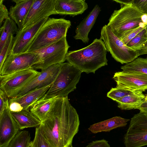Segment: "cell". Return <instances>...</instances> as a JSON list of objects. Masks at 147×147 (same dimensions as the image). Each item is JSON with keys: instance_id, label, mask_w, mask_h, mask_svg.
Masks as SVG:
<instances>
[{"instance_id": "cell-1", "label": "cell", "mask_w": 147, "mask_h": 147, "mask_svg": "<svg viewBox=\"0 0 147 147\" xmlns=\"http://www.w3.org/2000/svg\"><path fill=\"white\" fill-rule=\"evenodd\" d=\"M78 114L68 96L58 97L45 120L38 126L52 147H68L79 130Z\"/></svg>"}, {"instance_id": "cell-2", "label": "cell", "mask_w": 147, "mask_h": 147, "mask_svg": "<svg viewBox=\"0 0 147 147\" xmlns=\"http://www.w3.org/2000/svg\"><path fill=\"white\" fill-rule=\"evenodd\" d=\"M107 51L101 38H96L85 47L68 52L66 60L82 72L95 73L99 68L107 65Z\"/></svg>"}, {"instance_id": "cell-3", "label": "cell", "mask_w": 147, "mask_h": 147, "mask_svg": "<svg viewBox=\"0 0 147 147\" xmlns=\"http://www.w3.org/2000/svg\"><path fill=\"white\" fill-rule=\"evenodd\" d=\"M113 1L119 3L121 8L113 11L107 25L117 36L139 26H146L147 14L140 11L131 0Z\"/></svg>"}, {"instance_id": "cell-4", "label": "cell", "mask_w": 147, "mask_h": 147, "mask_svg": "<svg viewBox=\"0 0 147 147\" xmlns=\"http://www.w3.org/2000/svg\"><path fill=\"white\" fill-rule=\"evenodd\" d=\"M71 25L70 21L63 18H49L41 27L26 52L40 50L66 37Z\"/></svg>"}, {"instance_id": "cell-5", "label": "cell", "mask_w": 147, "mask_h": 147, "mask_svg": "<svg viewBox=\"0 0 147 147\" xmlns=\"http://www.w3.org/2000/svg\"><path fill=\"white\" fill-rule=\"evenodd\" d=\"M59 69L52 84L43 97H63L75 90L82 71L67 63L59 64Z\"/></svg>"}, {"instance_id": "cell-6", "label": "cell", "mask_w": 147, "mask_h": 147, "mask_svg": "<svg viewBox=\"0 0 147 147\" xmlns=\"http://www.w3.org/2000/svg\"><path fill=\"white\" fill-rule=\"evenodd\" d=\"M100 38L104 42L108 51L117 62L127 64L140 56L138 51L128 47L115 35L107 25L102 28Z\"/></svg>"}, {"instance_id": "cell-7", "label": "cell", "mask_w": 147, "mask_h": 147, "mask_svg": "<svg viewBox=\"0 0 147 147\" xmlns=\"http://www.w3.org/2000/svg\"><path fill=\"white\" fill-rule=\"evenodd\" d=\"M70 46L65 37L44 48L32 53L38 54L40 60L32 67L35 70L45 69L50 66L64 63Z\"/></svg>"}, {"instance_id": "cell-8", "label": "cell", "mask_w": 147, "mask_h": 147, "mask_svg": "<svg viewBox=\"0 0 147 147\" xmlns=\"http://www.w3.org/2000/svg\"><path fill=\"white\" fill-rule=\"evenodd\" d=\"M124 141L125 147L147 145V114L140 112L131 118Z\"/></svg>"}, {"instance_id": "cell-9", "label": "cell", "mask_w": 147, "mask_h": 147, "mask_svg": "<svg viewBox=\"0 0 147 147\" xmlns=\"http://www.w3.org/2000/svg\"><path fill=\"white\" fill-rule=\"evenodd\" d=\"M59 69V64H57L52 65L41 70L39 75L30 82L21 88L12 92L9 98L20 96L30 91L52 84Z\"/></svg>"}, {"instance_id": "cell-10", "label": "cell", "mask_w": 147, "mask_h": 147, "mask_svg": "<svg viewBox=\"0 0 147 147\" xmlns=\"http://www.w3.org/2000/svg\"><path fill=\"white\" fill-rule=\"evenodd\" d=\"M39 60V55L36 53L27 52L16 55L10 53L0 69V75L32 68V66Z\"/></svg>"}, {"instance_id": "cell-11", "label": "cell", "mask_w": 147, "mask_h": 147, "mask_svg": "<svg viewBox=\"0 0 147 147\" xmlns=\"http://www.w3.org/2000/svg\"><path fill=\"white\" fill-rule=\"evenodd\" d=\"M40 73L31 68L7 75H0V89L9 98L13 91L21 88Z\"/></svg>"}, {"instance_id": "cell-12", "label": "cell", "mask_w": 147, "mask_h": 147, "mask_svg": "<svg viewBox=\"0 0 147 147\" xmlns=\"http://www.w3.org/2000/svg\"><path fill=\"white\" fill-rule=\"evenodd\" d=\"M113 78L116 82V87L129 91L147 90V75L137 72H116Z\"/></svg>"}, {"instance_id": "cell-13", "label": "cell", "mask_w": 147, "mask_h": 147, "mask_svg": "<svg viewBox=\"0 0 147 147\" xmlns=\"http://www.w3.org/2000/svg\"><path fill=\"white\" fill-rule=\"evenodd\" d=\"M56 0H34L24 21L22 30L36 24L52 15L56 14L55 10Z\"/></svg>"}, {"instance_id": "cell-14", "label": "cell", "mask_w": 147, "mask_h": 147, "mask_svg": "<svg viewBox=\"0 0 147 147\" xmlns=\"http://www.w3.org/2000/svg\"><path fill=\"white\" fill-rule=\"evenodd\" d=\"M49 18H44L25 29L19 30L14 37L10 53L16 55L26 52L41 27Z\"/></svg>"}, {"instance_id": "cell-15", "label": "cell", "mask_w": 147, "mask_h": 147, "mask_svg": "<svg viewBox=\"0 0 147 147\" xmlns=\"http://www.w3.org/2000/svg\"><path fill=\"white\" fill-rule=\"evenodd\" d=\"M19 130L9 110L8 100L0 113V147H8Z\"/></svg>"}, {"instance_id": "cell-16", "label": "cell", "mask_w": 147, "mask_h": 147, "mask_svg": "<svg viewBox=\"0 0 147 147\" xmlns=\"http://www.w3.org/2000/svg\"><path fill=\"white\" fill-rule=\"evenodd\" d=\"M88 7L85 0H56L54 8L57 14L74 16L82 14Z\"/></svg>"}, {"instance_id": "cell-17", "label": "cell", "mask_w": 147, "mask_h": 147, "mask_svg": "<svg viewBox=\"0 0 147 147\" xmlns=\"http://www.w3.org/2000/svg\"><path fill=\"white\" fill-rule=\"evenodd\" d=\"M100 11L99 6L96 5L92 10L76 27V34L74 36L75 39L81 40L85 43L89 42V33Z\"/></svg>"}, {"instance_id": "cell-18", "label": "cell", "mask_w": 147, "mask_h": 147, "mask_svg": "<svg viewBox=\"0 0 147 147\" xmlns=\"http://www.w3.org/2000/svg\"><path fill=\"white\" fill-rule=\"evenodd\" d=\"M12 1L16 4L10 7L9 17L16 24L19 30H21L34 0H13Z\"/></svg>"}, {"instance_id": "cell-19", "label": "cell", "mask_w": 147, "mask_h": 147, "mask_svg": "<svg viewBox=\"0 0 147 147\" xmlns=\"http://www.w3.org/2000/svg\"><path fill=\"white\" fill-rule=\"evenodd\" d=\"M52 84L30 91L20 96L10 98L9 100L20 104L23 108V110H30L31 107L43 96Z\"/></svg>"}, {"instance_id": "cell-20", "label": "cell", "mask_w": 147, "mask_h": 147, "mask_svg": "<svg viewBox=\"0 0 147 147\" xmlns=\"http://www.w3.org/2000/svg\"><path fill=\"white\" fill-rule=\"evenodd\" d=\"M130 120L120 116H115L110 119L93 124L88 129L92 133L110 131L118 127L125 126Z\"/></svg>"}, {"instance_id": "cell-21", "label": "cell", "mask_w": 147, "mask_h": 147, "mask_svg": "<svg viewBox=\"0 0 147 147\" xmlns=\"http://www.w3.org/2000/svg\"><path fill=\"white\" fill-rule=\"evenodd\" d=\"M11 113L20 130L28 127H37L41 123V121L30 110Z\"/></svg>"}, {"instance_id": "cell-22", "label": "cell", "mask_w": 147, "mask_h": 147, "mask_svg": "<svg viewBox=\"0 0 147 147\" xmlns=\"http://www.w3.org/2000/svg\"><path fill=\"white\" fill-rule=\"evenodd\" d=\"M143 92L132 91L128 95L116 100L118 107L123 110L136 109L144 100L146 96Z\"/></svg>"}, {"instance_id": "cell-23", "label": "cell", "mask_w": 147, "mask_h": 147, "mask_svg": "<svg viewBox=\"0 0 147 147\" xmlns=\"http://www.w3.org/2000/svg\"><path fill=\"white\" fill-rule=\"evenodd\" d=\"M57 98H45L42 97L31 107L30 111L42 122L46 118Z\"/></svg>"}, {"instance_id": "cell-24", "label": "cell", "mask_w": 147, "mask_h": 147, "mask_svg": "<svg viewBox=\"0 0 147 147\" xmlns=\"http://www.w3.org/2000/svg\"><path fill=\"white\" fill-rule=\"evenodd\" d=\"M18 31V28L16 24L9 17L4 21L0 30V51L8 37L11 34L13 35L16 34Z\"/></svg>"}, {"instance_id": "cell-25", "label": "cell", "mask_w": 147, "mask_h": 147, "mask_svg": "<svg viewBox=\"0 0 147 147\" xmlns=\"http://www.w3.org/2000/svg\"><path fill=\"white\" fill-rule=\"evenodd\" d=\"M121 68L124 72H137L147 75V58L138 57Z\"/></svg>"}, {"instance_id": "cell-26", "label": "cell", "mask_w": 147, "mask_h": 147, "mask_svg": "<svg viewBox=\"0 0 147 147\" xmlns=\"http://www.w3.org/2000/svg\"><path fill=\"white\" fill-rule=\"evenodd\" d=\"M29 132L19 131L9 143L8 147H30L32 141Z\"/></svg>"}, {"instance_id": "cell-27", "label": "cell", "mask_w": 147, "mask_h": 147, "mask_svg": "<svg viewBox=\"0 0 147 147\" xmlns=\"http://www.w3.org/2000/svg\"><path fill=\"white\" fill-rule=\"evenodd\" d=\"M146 28L137 34L126 45L128 47L138 51L147 41Z\"/></svg>"}, {"instance_id": "cell-28", "label": "cell", "mask_w": 147, "mask_h": 147, "mask_svg": "<svg viewBox=\"0 0 147 147\" xmlns=\"http://www.w3.org/2000/svg\"><path fill=\"white\" fill-rule=\"evenodd\" d=\"M14 37L13 35H10L0 51V69L7 57L11 53L13 45Z\"/></svg>"}, {"instance_id": "cell-29", "label": "cell", "mask_w": 147, "mask_h": 147, "mask_svg": "<svg viewBox=\"0 0 147 147\" xmlns=\"http://www.w3.org/2000/svg\"><path fill=\"white\" fill-rule=\"evenodd\" d=\"M30 147H52L45 138L38 127L35 129L34 138Z\"/></svg>"}, {"instance_id": "cell-30", "label": "cell", "mask_w": 147, "mask_h": 147, "mask_svg": "<svg viewBox=\"0 0 147 147\" xmlns=\"http://www.w3.org/2000/svg\"><path fill=\"white\" fill-rule=\"evenodd\" d=\"M131 92L117 87L112 88L107 93V96L115 101L116 100L130 94Z\"/></svg>"}, {"instance_id": "cell-31", "label": "cell", "mask_w": 147, "mask_h": 147, "mask_svg": "<svg viewBox=\"0 0 147 147\" xmlns=\"http://www.w3.org/2000/svg\"><path fill=\"white\" fill-rule=\"evenodd\" d=\"M146 27L139 26L129 30L123 33L119 38L126 45L137 34Z\"/></svg>"}, {"instance_id": "cell-32", "label": "cell", "mask_w": 147, "mask_h": 147, "mask_svg": "<svg viewBox=\"0 0 147 147\" xmlns=\"http://www.w3.org/2000/svg\"><path fill=\"white\" fill-rule=\"evenodd\" d=\"M3 0H0V26L6 19L9 17V12L3 4Z\"/></svg>"}, {"instance_id": "cell-33", "label": "cell", "mask_w": 147, "mask_h": 147, "mask_svg": "<svg viewBox=\"0 0 147 147\" xmlns=\"http://www.w3.org/2000/svg\"><path fill=\"white\" fill-rule=\"evenodd\" d=\"M131 1L140 11L147 14V0H131Z\"/></svg>"}, {"instance_id": "cell-34", "label": "cell", "mask_w": 147, "mask_h": 147, "mask_svg": "<svg viewBox=\"0 0 147 147\" xmlns=\"http://www.w3.org/2000/svg\"><path fill=\"white\" fill-rule=\"evenodd\" d=\"M85 147H110V146L107 141L102 139L93 141Z\"/></svg>"}, {"instance_id": "cell-35", "label": "cell", "mask_w": 147, "mask_h": 147, "mask_svg": "<svg viewBox=\"0 0 147 147\" xmlns=\"http://www.w3.org/2000/svg\"><path fill=\"white\" fill-rule=\"evenodd\" d=\"M8 98L5 93L0 89V113L3 111L8 102Z\"/></svg>"}, {"instance_id": "cell-36", "label": "cell", "mask_w": 147, "mask_h": 147, "mask_svg": "<svg viewBox=\"0 0 147 147\" xmlns=\"http://www.w3.org/2000/svg\"><path fill=\"white\" fill-rule=\"evenodd\" d=\"M9 108L11 112H19L23 110V108L18 102L9 100Z\"/></svg>"}, {"instance_id": "cell-37", "label": "cell", "mask_w": 147, "mask_h": 147, "mask_svg": "<svg viewBox=\"0 0 147 147\" xmlns=\"http://www.w3.org/2000/svg\"><path fill=\"white\" fill-rule=\"evenodd\" d=\"M136 109H139L140 112L147 114V101H144Z\"/></svg>"}, {"instance_id": "cell-38", "label": "cell", "mask_w": 147, "mask_h": 147, "mask_svg": "<svg viewBox=\"0 0 147 147\" xmlns=\"http://www.w3.org/2000/svg\"><path fill=\"white\" fill-rule=\"evenodd\" d=\"M140 55L144 54H147V41L140 49L138 51Z\"/></svg>"}, {"instance_id": "cell-39", "label": "cell", "mask_w": 147, "mask_h": 147, "mask_svg": "<svg viewBox=\"0 0 147 147\" xmlns=\"http://www.w3.org/2000/svg\"><path fill=\"white\" fill-rule=\"evenodd\" d=\"M144 101H147V94H146V96L144 98Z\"/></svg>"}, {"instance_id": "cell-40", "label": "cell", "mask_w": 147, "mask_h": 147, "mask_svg": "<svg viewBox=\"0 0 147 147\" xmlns=\"http://www.w3.org/2000/svg\"><path fill=\"white\" fill-rule=\"evenodd\" d=\"M68 147H73L72 144L69 145Z\"/></svg>"}, {"instance_id": "cell-41", "label": "cell", "mask_w": 147, "mask_h": 147, "mask_svg": "<svg viewBox=\"0 0 147 147\" xmlns=\"http://www.w3.org/2000/svg\"><path fill=\"white\" fill-rule=\"evenodd\" d=\"M146 30L147 34V26H146Z\"/></svg>"}]
</instances>
